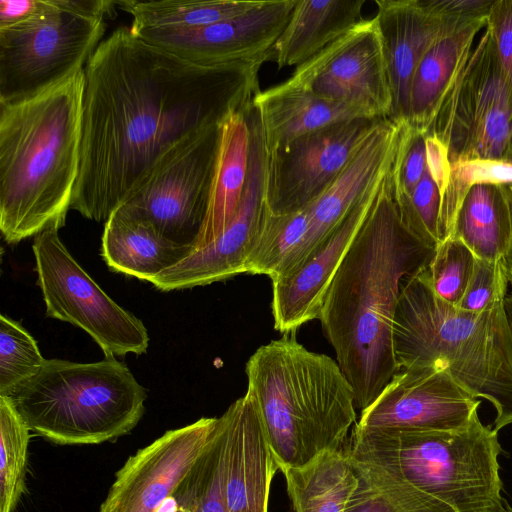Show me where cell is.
Instances as JSON below:
<instances>
[{"instance_id":"36","label":"cell","mask_w":512,"mask_h":512,"mask_svg":"<svg viewBox=\"0 0 512 512\" xmlns=\"http://www.w3.org/2000/svg\"><path fill=\"white\" fill-rule=\"evenodd\" d=\"M426 134L404 121L394 160L390 168L395 203L406 200L414 191L426 169Z\"/></svg>"},{"instance_id":"22","label":"cell","mask_w":512,"mask_h":512,"mask_svg":"<svg viewBox=\"0 0 512 512\" xmlns=\"http://www.w3.org/2000/svg\"><path fill=\"white\" fill-rule=\"evenodd\" d=\"M253 105L259 113L269 152L331 124L373 119L356 107L288 88L282 83L260 91Z\"/></svg>"},{"instance_id":"24","label":"cell","mask_w":512,"mask_h":512,"mask_svg":"<svg viewBox=\"0 0 512 512\" xmlns=\"http://www.w3.org/2000/svg\"><path fill=\"white\" fill-rule=\"evenodd\" d=\"M366 0H298L272 47L278 69L300 66L362 20Z\"/></svg>"},{"instance_id":"8","label":"cell","mask_w":512,"mask_h":512,"mask_svg":"<svg viewBox=\"0 0 512 512\" xmlns=\"http://www.w3.org/2000/svg\"><path fill=\"white\" fill-rule=\"evenodd\" d=\"M115 5L42 0L31 18L0 29V104L35 96L83 70Z\"/></svg>"},{"instance_id":"42","label":"cell","mask_w":512,"mask_h":512,"mask_svg":"<svg viewBox=\"0 0 512 512\" xmlns=\"http://www.w3.org/2000/svg\"><path fill=\"white\" fill-rule=\"evenodd\" d=\"M503 261H504V266H505L508 281H509V283L512 284V246L510 247V249H509L508 253L506 254V256L504 257Z\"/></svg>"},{"instance_id":"19","label":"cell","mask_w":512,"mask_h":512,"mask_svg":"<svg viewBox=\"0 0 512 512\" xmlns=\"http://www.w3.org/2000/svg\"><path fill=\"white\" fill-rule=\"evenodd\" d=\"M387 173L364 193L342 223L305 261L289 274L271 280L275 330L286 335L319 319L327 288L371 210Z\"/></svg>"},{"instance_id":"25","label":"cell","mask_w":512,"mask_h":512,"mask_svg":"<svg viewBox=\"0 0 512 512\" xmlns=\"http://www.w3.org/2000/svg\"><path fill=\"white\" fill-rule=\"evenodd\" d=\"M486 20L477 21L435 42L412 78L407 122L428 132L440 104L463 69Z\"/></svg>"},{"instance_id":"32","label":"cell","mask_w":512,"mask_h":512,"mask_svg":"<svg viewBox=\"0 0 512 512\" xmlns=\"http://www.w3.org/2000/svg\"><path fill=\"white\" fill-rule=\"evenodd\" d=\"M30 428L0 395V512H13L24 490Z\"/></svg>"},{"instance_id":"40","label":"cell","mask_w":512,"mask_h":512,"mask_svg":"<svg viewBox=\"0 0 512 512\" xmlns=\"http://www.w3.org/2000/svg\"><path fill=\"white\" fill-rule=\"evenodd\" d=\"M425 146L426 166L439 190L442 201L448 188L451 175L449 150L445 143L433 134H426Z\"/></svg>"},{"instance_id":"1","label":"cell","mask_w":512,"mask_h":512,"mask_svg":"<svg viewBox=\"0 0 512 512\" xmlns=\"http://www.w3.org/2000/svg\"><path fill=\"white\" fill-rule=\"evenodd\" d=\"M263 63L199 65L116 29L84 68L70 209L106 221L176 146L252 104Z\"/></svg>"},{"instance_id":"27","label":"cell","mask_w":512,"mask_h":512,"mask_svg":"<svg viewBox=\"0 0 512 512\" xmlns=\"http://www.w3.org/2000/svg\"><path fill=\"white\" fill-rule=\"evenodd\" d=\"M451 236L476 258L504 259L512 246V194L509 185L477 184L466 193Z\"/></svg>"},{"instance_id":"15","label":"cell","mask_w":512,"mask_h":512,"mask_svg":"<svg viewBox=\"0 0 512 512\" xmlns=\"http://www.w3.org/2000/svg\"><path fill=\"white\" fill-rule=\"evenodd\" d=\"M481 401L441 367L399 369L380 395L360 412L358 430H456L466 426Z\"/></svg>"},{"instance_id":"12","label":"cell","mask_w":512,"mask_h":512,"mask_svg":"<svg viewBox=\"0 0 512 512\" xmlns=\"http://www.w3.org/2000/svg\"><path fill=\"white\" fill-rule=\"evenodd\" d=\"M244 114L250 129V151L247 179L236 213L215 240L152 278L149 282L158 290L205 286L246 273L247 260L268 212L269 150L253 103Z\"/></svg>"},{"instance_id":"9","label":"cell","mask_w":512,"mask_h":512,"mask_svg":"<svg viewBox=\"0 0 512 512\" xmlns=\"http://www.w3.org/2000/svg\"><path fill=\"white\" fill-rule=\"evenodd\" d=\"M426 134L449 150L450 162H512V90L500 68L487 23Z\"/></svg>"},{"instance_id":"17","label":"cell","mask_w":512,"mask_h":512,"mask_svg":"<svg viewBox=\"0 0 512 512\" xmlns=\"http://www.w3.org/2000/svg\"><path fill=\"white\" fill-rule=\"evenodd\" d=\"M297 1H260L240 16L195 29L133 32L146 42L199 65L272 61V47L288 24Z\"/></svg>"},{"instance_id":"29","label":"cell","mask_w":512,"mask_h":512,"mask_svg":"<svg viewBox=\"0 0 512 512\" xmlns=\"http://www.w3.org/2000/svg\"><path fill=\"white\" fill-rule=\"evenodd\" d=\"M132 15V31L144 29L187 30L204 27L240 16L260 1L238 0H163L116 1Z\"/></svg>"},{"instance_id":"45","label":"cell","mask_w":512,"mask_h":512,"mask_svg":"<svg viewBox=\"0 0 512 512\" xmlns=\"http://www.w3.org/2000/svg\"><path fill=\"white\" fill-rule=\"evenodd\" d=\"M506 512H512V508L509 507V509Z\"/></svg>"},{"instance_id":"33","label":"cell","mask_w":512,"mask_h":512,"mask_svg":"<svg viewBox=\"0 0 512 512\" xmlns=\"http://www.w3.org/2000/svg\"><path fill=\"white\" fill-rule=\"evenodd\" d=\"M477 184L511 185L512 162L475 158L451 163L450 182L440 208L442 241L451 236L460 205L467 191Z\"/></svg>"},{"instance_id":"18","label":"cell","mask_w":512,"mask_h":512,"mask_svg":"<svg viewBox=\"0 0 512 512\" xmlns=\"http://www.w3.org/2000/svg\"><path fill=\"white\" fill-rule=\"evenodd\" d=\"M219 418L225 512H268L270 486L279 467L252 394L246 391Z\"/></svg>"},{"instance_id":"4","label":"cell","mask_w":512,"mask_h":512,"mask_svg":"<svg viewBox=\"0 0 512 512\" xmlns=\"http://www.w3.org/2000/svg\"><path fill=\"white\" fill-rule=\"evenodd\" d=\"M245 372L279 470L345 450L357 406L336 360L284 335L257 348Z\"/></svg>"},{"instance_id":"26","label":"cell","mask_w":512,"mask_h":512,"mask_svg":"<svg viewBox=\"0 0 512 512\" xmlns=\"http://www.w3.org/2000/svg\"><path fill=\"white\" fill-rule=\"evenodd\" d=\"M249 151L250 129L243 110L222 124L208 210L193 251L215 240L234 217L247 179Z\"/></svg>"},{"instance_id":"14","label":"cell","mask_w":512,"mask_h":512,"mask_svg":"<svg viewBox=\"0 0 512 512\" xmlns=\"http://www.w3.org/2000/svg\"><path fill=\"white\" fill-rule=\"evenodd\" d=\"M380 120L331 124L269 152V211L286 215L310 205L341 174Z\"/></svg>"},{"instance_id":"2","label":"cell","mask_w":512,"mask_h":512,"mask_svg":"<svg viewBox=\"0 0 512 512\" xmlns=\"http://www.w3.org/2000/svg\"><path fill=\"white\" fill-rule=\"evenodd\" d=\"M434 250L403 223L389 170L327 288L319 315L360 412L398 371L393 323L400 288L429 264Z\"/></svg>"},{"instance_id":"30","label":"cell","mask_w":512,"mask_h":512,"mask_svg":"<svg viewBox=\"0 0 512 512\" xmlns=\"http://www.w3.org/2000/svg\"><path fill=\"white\" fill-rule=\"evenodd\" d=\"M351 461L358 484L345 512H454L445 503L371 464Z\"/></svg>"},{"instance_id":"35","label":"cell","mask_w":512,"mask_h":512,"mask_svg":"<svg viewBox=\"0 0 512 512\" xmlns=\"http://www.w3.org/2000/svg\"><path fill=\"white\" fill-rule=\"evenodd\" d=\"M46 359L35 339L18 322L0 316V395L36 375Z\"/></svg>"},{"instance_id":"28","label":"cell","mask_w":512,"mask_h":512,"mask_svg":"<svg viewBox=\"0 0 512 512\" xmlns=\"http://www.w3.org/2000/svg\"><path fill=\"white\" fill-rule=\"evenodd\" d=\"M293 512H345L358 484L348 454L325 450L298 467L282 468Z\"/></svg>"},{"instance_id":"5","label":"cell","mask_w":512,"mask_h":512,"mask_svg":"<svg viewBox=\"0 0 512 512\" xmlns=\"http://www.w3.org/2000/svg\"><path fill=\"white\" fill-rule=\"evenodd\" d=\"M423 270L400 288L393 323L398 370L445 369L471 395L493 405V428L499 431L512 424V333L504 302L483 312L462 310L434 294Z\"/></svg>"},{"instance_id":"39","label":"cell","mask_w":512,"mask_h":512,"mask_svg":"<svg viewBox=\"0 0 512 512\" xmlns=\"http://www.w3.org/2000/svg\"><path fill=\"white\" fill-rule=\"evenodd\" d=\"M438 16L461 22L485 20L494 0H423Z\"/></svg>"},{"instance_id":"20","label":"cell","mask_w":512,"mask_h":512,"mask_svg":"<svg viewBox=\"0 0 512 512\" xmlns=\"http://www.w3.org/2000/svg\"><path fill=\"white\" fill-rule=\"evenodd\" d=\"M403 122L380 120L341 174L306 207L305 237L274 279L289 274L305 261L342 223L364 193L389 171Z\"/></svg>"},{"instance_id":"3","label":"cell","mask_w":512,"mask_h":512,"mask_svg":"<svg viewBox=\"0 0 512 512\" xmlns=\"http://www.w3.org/2000/svg\"><path fill=\"white\" fill-rule=\"evenodd\" d=\"M83 90L84 69L0 104V230L8 244L65 225L80 168Z\"/></svg>"},{"instance_id":"11","label":"cell","mask_w":512,"mask_h":512,"mask_svg":"<svg viewBox=\"0 0 512 512\" xmlns=\"http://www.w3.org/2000/svg\"><path fill=\"white\" fill-rule=\"evenodd\" d=\"M221 127L208 128L176 146L119 207L193 252L208 210Z\"/></svg>"},{"instance_id":"31","label":"cell","mask_w":512,"mask_h":512,"mask_svg":"<svg viewBox=\"0 0 512 512\" xmlns=\"http://www.w3.org/2000/svg\"><path fill=\"white\" fill-rule=\"evenodd\" d=\"M223 429L218 417L210 442L157 512H225L221 489Z\"/></svg>"},{"instance_id":"38","label":"cell","mask_w":512,"mask_h":512,"mask_svg":"<svg viewBox=\"0 0 512 512\" xmlns=\"http://www.w3.org/2000/svg\"><path fill=\"white\" fill-rule=\"evenodd\" d=\"M486 23L500 68L512 90V0H494Z\"/></svg>"},{"instance_id":"10","label":"cell","mask_w":512,"mask_h":512,"mask_svg":"<svg viewBox=\"0 0 512 512\" xmlns=\"http://www.w3.org/2000/svg\"><path fill=\"white\" fill-rule=\"evenodd\" d=\"M53 224L34 236L38 285L46 314L81 328L106 357L147 351L144 323L119 306L78 264L61 241Z\"/></svg>"},{"instance_id":"41","label":"cell","mask_w":512,"mask_h":512,"mask_svg":"<svg viewBox=\"0 0 512 512\" xmlns=\"http://www.w3.org/2000/svg\"><path fill=\"white\" fill-rule=\"evenodd\" d=\"M42 0H0V29L9 28L31 18Z\"/></svg>"},{"instance_id":"44","label":"cell","mask_w":512,"mask_h":512,"mask_svg":"<svg viewBox=\"0 0 512 512\" xmlns=\"http://www.w3.org/2000/svg\"><path fill=\"white\" fill-rule=\"evenodd\" d=\"M509 188H510V191H511V194H512V184L509 185Z\"/></svg>"},{"instance_id":"6","label":"cell","mask_w":512,"mask_h":512,"mask_svg":"<svg viewBox=\"0 0 512 512\" xmlns=\"http://www.w3.org/2000/svg\"><path fill=\"white\" fill-rule=\"evenodd\" d=\"M355 461L371 464L445 503L454 512H506L502 497L498 431L476 412L456 430H358L345 448Z\"/></svg>"},{"instance_id":"21","label":"cell","mask_w":512,"mask_h":512,"mask_svg":"<svg viewBox=\"0 0 512 512\" xmlns=\"http://www.w3.org/2000/svg\"><path fill=\"white\" fill-rule=\"evenodd\" d=\"M375 4L392 91L389 120L407 122L412 78L425 53L439 39L477 21L444 19L423 0H375Z\"/></svg>"},{"instance_id":"23","label":"cell","mask_w":512,"mask_h":512,"mask_svg":"<svg viewBox=\"0 0 512 512\" xmlns=\"http://www.w3.org/2000/svg\"><path fill=\"white\" fill-rule=\"evenodd\" d=\"M191 252V248L170 241L150 222L122 207L105 221L101 254L115 272L149 282Z\"/></svg>"},{"instance_id":"13","label":"cell","mask_w":512,"mask_h":512,"mask_svg":"<svg viewBox=\"0 0 512 512\" xmlns=\"http://www.w3.org/2000/svg\"><path fill=\"white\" fill-rule=\"evenodd\" d=\"M282 84L389 119L392 91L376 18L362 19Z\"/></svg>"},{"instance_id":"43","label":"cell","mask_w":512,"mask_h":512,"mask_svg":"<svg viewBox=\"0 0 512 512\" xmlns=\"http://www.w3.org/2000/svg\"><path fill=\"white\" fill-rule=\"evenodd\" d=\"M504 307H505L509 327H510V330L512 333V293L506 295V297L504 299Z\"/></svg>"},{"instance_id":"37","label":"cell","mask_w":512,"mask_h":512,"mask_svg":"<svg viewBox=\"0 0 512 512\" xmlns=\"http://www.w3.org/2000/svg\"><path fill=\"white\" fill-rule=\"evenodd\" d=\"M508 283L503 259L492 261L476 258L472 276L458 308L468 312H483L503 303Z\"/></svg>"},{"instance_id":"34","label":"cell","mask_w":512,"mask_h":512,"mask_svg":"<svg viewBox=\"0 0 512 512\" xmlns=\"http://www.w3.org/2000/svg\"><path fill=\"white\" fill-rule=\"evenodd\" d=\"M476 257L458 238L444 239L423 270L434 294L458 307L473 273Z\"/></svg>"},{"instance_id":"16","label":"cell","mask_w":512,"mask_h":512,"mask_svg":"<svg viewBox=\"0 0 512 512\" xmlns=\"http://www.w3.org/2000/svg\"><path fill=\"white\" fill-rule=\"evenodd\" d=\"M217 421L202 417L139 449L116 472L99 512H157L204 452Z\"/></svg>"},{"instance_id":"7","label":"cell","mask_w":512,"mask_h":512,"mask_svg":"<svg viewBox=\"0 0 512 512\" xmlns=\"http://www.w3.org/2000/svg\"><path fill=\"white\" fill-rule=\"evenodd\" d=\"M6 396L31 431L58 445L100 444L130 433L146 392L114 357L78 363L46 359Z\"/></svg>"}]
</instances>
